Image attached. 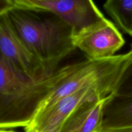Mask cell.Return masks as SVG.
Wrapping results in <instances>:
<instances>
[{"mask_svg":"<svg viewBox=\"0 0 132 132\" xmlns=\"http://www.w3.org/2000/svg\"><path fill=\"white\" fill-rule=\"evenodd\" d=\"M69 67L35 81L18 72L0 54V128L27 127Z\"/></svg>","mask_w":132,"mask_h":132,"instance_id":"cell-1","label":"cell"},{"mask_svg":"<svg viewBox=\"0 0 132 132\" xmlns=\"http://www.w3.org/2000/svg\"><path fill=\"white\" fill-rule=\"evenodd\" d=\"M45 14L15 7L8 12L19 37L52 75L76 48L73 29L56 15Z\"/></svg>","mask_w":132,"mask_h":132,"instance_id":"cell-2","label":"cell"},{"mask_svg":"<svg viewBox=\"0 0 132 132\" xmlns=\"http://www.w3.org/2000/svg\"><path fill=\"white\" fill-rule=\"evenodd\" d=\"M130 59L128 52L107 59H86L79 63L70 64L67 74L57 82L39 112L61 98L82 89H95L104 96H110L116 92Z\"/></svg>","mask_w":132,"mask_h":132,"instance_id":"cell-3","label":"cell"},{"mask_svg":"<svg viewBox=\"0 0 132 132\" xmlns=\"http://www.w3.org/2000/svg\"><path fill=\"white\" fill-rule=\"evenodd\" d=\"M15 8L56 15L73 29V35L105 17L88 0H12Z\"/></svg>","mask_w":132,"mask_h":132,"instance_id":"cell-4","label":"cell"},{"mask_svg":"<svg viewBox=\"0 0 132 132\" xmlns=\"http://www.w3.org/2000/svg\"><path fill=\"white\" fill-rule=\"evenodd\" d=\"M0 54L15 70L31 79L39 81L50 76L19 37L8 12L0 16Z\"/></svg>","mask_w":132,"mask_h":132,"instance_id":"cell-5","label":"cell"},{"mask_svg":"<svg viewBox=\"0 0 132 132\" xmlns=\"http://www.w3.org/2000/svg\"><path fill=\"white\" fill-rule=\"evenodd\" d=\"M72 42L90 60L112 57L125 43L118 28L106 18L73 35Z\"/></svg>","mask_w":132,"mask_h":132,"instance_id":"cell-6","label":"cell"},{"mask_svg":"<svg viewBox=\"0 0 132 132\" xmlns=\"http://www.w3.org/2000/svg\"><path fill=\"white\" fill-rule=\"evenodd\" d=\"M104 97H107L95 89L85 88L75 92L39 111L24 131L45 132L62 126L64 121L84 103Z\"/></svg>","mask_w":132,"mask_h":132,"instance_id":"cell-7","label":"cell"},{"mask_svg":"<svg viewBox=\"0 0 132 132\" xmlns=\"http://www.w3.org/2000/svg\"><path fill=\"white\" fill-rule=\"evenodd\" d=\"M110 96L88 101L79 106L64 121L60 132H101L104 108Z\"/></svg>","mask_w":132,"mask_h":132,"instance_id":"cell-8","label":"cell"},{"mask_svg":"<svg viewBox=\"0 0 132 132\" xmlns=\"http://www.w3.org/2000/svg\"><path fill=\"white\" fill-rule=\"evenodd\" d=\"M132 130V95L110 96L104 108L101 132Z\"/></svg>","mask_w":132,"mask_h":132,"instance_id":"cell-9","label":"cell"},{"mask_svg":"<svg viewBox=\"0 0 132 132\" xmlns=\"http://www.w3.org/2000/svg\"><path fill=\"white\" fill-rule=\"evenodd\" d=\"M103 8L117 28L132 36V0H108Z\"/></svg>","mask_w":132,"mask_h":132,"instance_id":"cell-10","label":"cell"},{"mask_svg":"<svg viewBox=\"0 0 132 132\" xmlns=\"http://www.w3.org/2000/svg\"><path fill=\"white\" fill-rule=\"evenodd\" d=\"M130 59L121 76L114 94L120 95H132V45L129 51Z\"/></svg>","mask_w":132,"mask_h":132,"instance_id":"cell-11","label":"cell"},{"mask_svg":"<svg viewBox=\"0 0 132 132\" xmlns=\"http://www.w3.org/2000/svg\"><path fill=\"white\" fill-rule=\"evenodd\" d=\"M14 8L12 0H0V16Z\"/></svg>","mask_w":132,"mask_h":132,"instance_id":"cell-12","label":"cell"},{"mask_svg":"<svg viewBox=\"0 0 132 132\" xmlns=\"http://www.w3.org/2000/svg\"><path fill=\"white\" fill-rule=\"evenodd\" d=\"M0 132H19L15 129H3L0 128Z\"/></svg>","mask_w":132,"mask_h":132,"instance_id":"cell-13","label":"cell"},{"mask_svg":"<svg viewBox=\"0 0 132 132\" xmlns=\"http://www.w3.org/2000/svg\"><path fill=\"white\" fill-rule=\"evenodd\" d=\"M61 126H58V127L55 128L54 129H52V130H48V131H46L45 132H60L61 131Z\"/></svg>","mask_w":132,"mask_h":132,"instance_id":"cell-14","label":"cell"},{"mask_svg":"<svg viewBox=\"0 0 132 132\" xmlns=\"http://www.w3.org/2000/svg\"><path fill=\"white\" fill-rule=\"evenodd\" d=\"M110 132H132V130H117V131H113Z\"/></svg>","mask_w":132,"mask_h":132,"instance_id":"cell-15","label":"cell"}]
</instances>
